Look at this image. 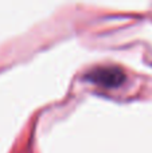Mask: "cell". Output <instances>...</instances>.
Segmentation results:
<instances>
[{
	"label": "cell",
	"mask_w": 152,
	"mask_h": 153,
	"mask_svg": "<svg viewBox=\"0 0 152 153\" xmlns=\"http://www.w3.org/2000/svg\"><path fill=\"white\" fill-rule=\"evenodd\" d=\"M86 79L101 86L116 87L125 81V75L117 67H94L86 74Z\"/></svg>",
	"instance_id": "6da1fadb"
}]
</instances>
